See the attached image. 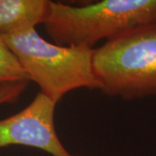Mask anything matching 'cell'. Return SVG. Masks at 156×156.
I'll return each mask as SVG.
<instances>
[{
  "mask_svg": "<svg viewBox=\"0 0 156 156\" xmlns=\"http://www.w3.org/2000/svg\"><path fill=\"white\" fill-rule=\"evenodd\" d=\"M40 92L58 103L77 89H99L93 69L94 49L50 43L37 29L2 37Z\"/></svg>",
  "mask_w": 156,
  "mask_h": 156,
  "instance_id": "cell-1",
  "label": "cell"
},
{
  "mask_svg": "<svg viewBox=\"0 0 156 156\" xmlns=\"http://www.w3.org/2000/svg\"><path fill=\"white\" fill-rule=\"evenodd\" d=\"M156 21V0H102L83 6L50 2L44 23L53 43L94 49L101 40Z\"/></svg>",
  "mask_w": 156,
  "mask_h": 156,
  "instance_id": "cell-2",
  "label": "cell"
},
{
  "mask_svg": "<svg viewBox=\"0 0 156 156\" xmlns=\"http://www.w3.org/2000/svg\"><path fill=\"white\" fill-rule=\"evenodd\" d=\"M93 69L106 95L124 101L156 95V21L94 49Z\"/></svg>",
  "mask_w": 156,
  "mask_h": 156,
  "instance_id": "cell-3",
  "label": "cell"
},
{
  "mask_svg": "<svg viewBox=\"0 0 156 156\" xmlns=\"http://www.w3.org/2000/svg\"><path fill=\"white\" fill-rule=\"evenodd\" d=\"M56 106L39 92L21 111L0 120V149L23 146L51 156H81L69 152L59 139L55 126Z\"/></svg>",
  "mask_w": 156,
  "mask_h": 156,
  "instance_id": "cell-4",
  "label": "cell"
},
{
  "mask_svg": "<svg viewBox=\"0 0 156 156\" xmlns=\"http://www.w3.org/2000/svg\"><path fill=\"white\" fill-rule=\"evenodd\" d=\"M49 0H0L2 37L44 24L50 13Z\"/></svg>",
  "mask_w": 156,
  "mask_h": 156,
  "instance_id": "cell-5",
  "label": "cell"
},
{
  "mask_svg": "<svg viewBox=\"0 0 156 156\" xmlns=\"http://www.w3.org/2000/svg\"><path fill=\"white\" fill-rule=\"evenodd\" d=\"M30 82L16 56L0 35V84Z\"/></svg>",
  "mask_w": 156,
  "mask_h": 156,
  "instance_id": "cell-6",
  "label": "cell"
},
{
  "mask_svg": "<svg viewBox=\"0 0 156 156\" xmlns=\"http://www.w3.org/2000/svg\"><path fill=\"white\" fill-rule=\"evenodd\" d=\"M29 82L0 84V106L12 104L19 101L28 87Z\"/></svg>",
  "mask_w": 156,
  "mask_h": 156,
  "instance_id": "cell-7",
  "label": "cell"
}]
</instances>
